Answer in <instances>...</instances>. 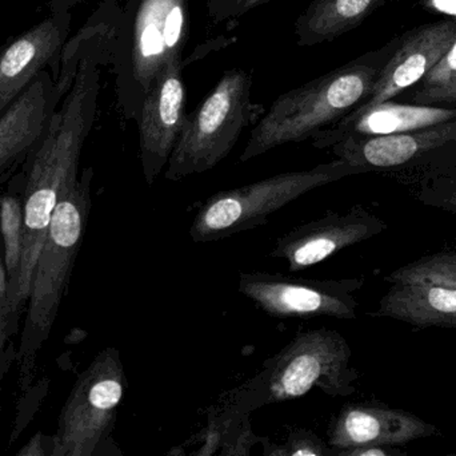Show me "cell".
I'll return each instance as SVG.
<instances>
[{
    "mask_svg": "<svg viewBox=\"0 0 456 456\" xmlns=\"http://www.w3.org/2000/svg\"><path fill=\"white\" fill-rule=\"evenodd\" d=\"M114 47L96 42L80 48L74 85L61 99L45 137L32 150L23 174V243L15 280L8 286V308L21 316L32 278L59 201L77 181L80 154L95 122L101 91V66L112 64Z\"/></svg>",
    "mask_w": 456,
    "mask_h": 456,
    "instance_id": "6da1fadb",
    "label": "cell"
},
{
    "mask_svg": "<svg viewBox=\"0 0 456 456\" xmlns=\"http://www.w3.org/2000/svg\"><path fill=\"white\" fill-rule=\"evenodd\" d=\"M93 168H86L59 201L32 278L20 344L16 353L20 393L35 379L37 356L50 337L59 307L69 288L91 209Z\"/></svg>",
    "mask_w": 456,
    "mask_h": 456,
    "instance_id": "7a4b0ae2",
    "label": "cell"
},
{
    "mask_svg": "<svg viewBox=\"0 0 456 456\" xmlns=\"http://www.w3.org/2000/svg\"><path fill=\"white\" fill-rule=\"evenodd\" d=\"M350 361V345L339 332H299L251 379L230 391L221 406L243 418L260 407L302 398L314 388L334 398L353 395L359 374Z\"/></svg>",
    "mask_w": 456,
    "mask_h": 456,
    "instance_id": "3957f363",
    "label": "cell"
},
{
    "mask_svg": "<svg viewBox=\"0 0 456 456\" xmlns=\"http://www.w3.org/2000/svg\"><path fill=\"white\" fill-rule=\"evenodd\" d=\"M386 61L382 53L366 54L279 95L252 129L240 162L281 145L310 139L350 114L369 95Z\"/></svg>",
    "mask_w": 456,
    "mask_h": 456,
    "instance_id": "277c9868",
    "label": "cell"
},
{
    "mask_svg": "<svg viewBox=\"0 0 456 456\" xmlns=\"http://www.w3.org/2000/svg\"><path fill=\"white\" fill-rule=\"evenodd\" d=\"M190 39L189 0H127L114 48L115 88L123 117L135 122L147 94Z\"/></svg>",
    "mask_w": 456,
    "mask_h": 456,
    "instance_id": "5b68a950",
    "label": "cell"
},
{
    "mask_svg": "<svg viewBox=\"0 0 456 456\" xmlns=\"http://www.w3.org/2000/svg\"><path fill=\"white\" fill-rule=\"evenodd\" d=\"M364 173L345 161L322 163L308 170L287 171L254 184L216 193L200 206L190 228L192 241L214 243L265 225L281 211L311 190L345 177Z\"/></svg>",
    "mask_w": 456,
    "mask_h": 456,
    "instance_id": "8992f818",
    "label": "cell"
},
{
    "mask_svg": "<svg viewBox=\"0 0 456 456\" xmlns=\"http://www.w3.org/2000/svg\"><path fill=\"white\" fill-rule=\"evenodd\" d=\"M252 77L231 69L222 75L202 104L186 115L165 177L179 181L216 168L230 154L244 129L262 107L251 98Z\"/></svg>",
    "mask_w": 456,
    "mask_h": 456,
    "instance_id": "52a82bcc",
    "label": "cell"
},
{
    "mask_svg": "<svg viewBox=\"0 0 456 456\" xmlns=\"http://www.w3.org/2000/svg\"><path fill=\"white\" fill-rule=\"evenodd\" d=\"M126 390L127 377L120 352L114 347L106 348L77 377L61 409L51 456L101 454Z\"/></svg>",
    "mask_w": 456,
    "mask_h": 456,
    "instance_id": "ba28073f",
    "label": "cell"
},
{
    "mask_svg": "<svg viewBox=\"0 0 456 456\" xmlns=\"http://www.w3.org/2000/svg\"><path fill=\"white\" fill-rule=\"evenodd\" d=\"M363 278L316 280L283 273L241 272L238 289L267 315L278 319L356 318L354 294Z\"/></svg>",
    "mask_w": 456,
    "mask_h": 456,
    "instance_id": "9c48e42d",
    "label": "cell"
},
{
    "mask_svg": "<svg viewBox=\"0 0 456 456\" xmlns=\"http://www.w3.org/2000/svg\"><path fill=\"white\" fill-rule=\"evenodd\" d=\"M386 229V222L362 205L354 206L345 214L330 211L279 237L270 257L284 260L289 272H302Z\"/></svg>",
    "mask_w": 456,
    "mask_h": 456,
    "instance_id": "30bf717a",
    "label": "cell"
},
{
    "mask_svg": "<svg viewBox=\"0 0 456 456\" xmlns=\"http://www.w3.org/2000/svg\"><path fill=\"white\" fill-rule=\"evenodd\" d=\"M183 69V61L174 62L166 69L147 94L136 117L142 170L150 187L167 166L186 120Z\"/></svg>",
    "mask_w": 456,
    "mask_h": 456,
    "instance_id": "8fae6325",
    "label": "cell"
},
{
    "mask_svg": "<svg viewBox=\"0 0 456 456\" xmlns=\"http://www.w3.org/2000/svg\"><path fill=\"white\" fill-rule=\"evenodd\" d=\"M61 99L53 75L43 70L0 112V185L24 165L42 141Z\"/></svg>",
    "mask_w": 456,
    "mask_h": 456,
    "instance_id": "7c38bea8",
    "label": "cell"
},
{
    "mask_svg": "<svg viewBox=\"0 0 456 456\" xmlns=\"http://www.w3.org/2000/svg\"><path fill=\"white\" fill-rule=\"evenodd\" d=\"M71 21L69 11L51 13L45 21L0 46V112L45 67L53 69V79L58 78Z\"/></svg>",
    "mask_w": 456,
    "mask_h": 456,
    "instance_id": "4fadbf2b",
    "label": "cell"
},
{
    "mask_svg": "<svg viewBox=\"0 0 456 456\" xmlns=\"http://www.w3.org/2000/svg\"><path fill=\"white\" fill-rule=\"evenodd\" d=\"M439 428L411 412L382 404L350 403L340 410L330 428L329 446L337 455L366 446H404L439 435Z\"/></svg>",
    "mask_w": 456,
    "mask_h": 456,
    "instance_id": "5bb4252c",
    "label": "cell"
},
{
    "mask_svg": "<svg viewBox=\"0 0 456 456\" xmlns=\"http://www.w3.org/2000/svg\"><path fill=\"white\" fill-rule=\"evenodd\" d=\"M456 39V19L436 21L407 35L395 53L385 62L369 95L350 114L391 101L417 85L452 47Z\"/></svg>",
    "mask_w": 456,
    "mask_h": 456,
    "instance_id": "9a60e30c",
    "label": "cell"
},
{
    "mask_svg": "<svg viewBox=\"0 0 456 456\" xmlns=\"http://www.w3.org/2000/svg\"><path fill=\"white\" fill-rule=\"evenodd\" d=\"M456 141V120L386 136L347 137L330 149L339 160L362 169L399 168L449 142Z\"/></svg>",
    "mask_w": 456,
    "mask_h": 456,
    "instance_id": "2e32d148",
    "label": "cell"
},
{
    "mask_svg": "<svg viewBox=\"0 0 456 456\" xmlns=\"http://www.w3.org/2000/svg\"><path fill=\"white\" fill-rule=\"evenodd\" d=\"M456 120V110L428 104H399L391 101L375 104L358 114H347L334 125L311 137L316 149H330L347 137L386 136L404 133Z\"/></svg>",
    "mask_w": 456,
    "mask_h": 456,
    "instance_id": "e0dca14e",
    "label": "cell"
},
{
    "mask_svg": "<svg viewBox=\"0 0 456 456\" xmlns=\"http://www.w3.org/2000/svg\"><path fill=\"white\" fill-rule=\"evenodd\" d=\"M372 316L419 328H456V288L441 284L394 283Z\"/></svg>",
    "mask_w": 456,
    "mask_h": 456,
    "instance_id": "ac0fdd59",
    "label": "cell"
},
{
    "mask_svg": "<svg viewBox=\"0 0 456 456\" xmlns=\"http://www.w3.org/2000/svg\"><path fill=\"white\" fill-rule=\"evenodd\" d=\"M382 0H313L295 21L297 45H322L358 27Z\"/></svg>",
    "mask_w": 456,
    "mask_h": 456,
    "instance_id": "d6986e66",
    "label": "cell"
},
{
    "mask_svg": "<svg viewBox=\"0 0 456 456\" xmlns=\"http://www.w3.org/2000/svg\"><path fill=\"white\" fill-rule=\"evenodd\" d=\"M0 235L3 254L8 270V286L18 275L23 243V197L20 192L10 190L0 195Z\"/></svg>",
    "mask_w": 456,
    "mask_h": 456,
    "instance_id": "ffe728a7",
    "label": "cell"
},
{
    "mask_svg": "<svg viewBox=\"0 0 456 456\" xmlns=\"http://www.w3.org/2000/svg\"><path fill=\"white\" fill-rule=\"evenodd\" d=\"M388 283H428L456 288V252H439L394 270Z\"/></svg>",
    "mask_w": 456,
    "mask_h": 456,
    "instance_id": "44dd1931",
    "label": "cell"
},
{
    "mask_svg": "<svg viewBox=\"0 0 456 456\" xmlns=\"http://www.w3.org/2000/svg\"><path fill=\"white\" fill-rule=\"evenodd\" d=\"M418 104H456V39L438 63L419 80Z\"/></svg>",
    "mask_w": 456,
    "mask_h": 456,
    "instance_id": "7402d4cb",
    "label": "cell"
},
{
    "mask_svg": "<svg viewBox=\"0 0 456 456\" xmlns=\"http://www.w3.org/2000/svg\"><path fill=\"white\" fill-rule=\"evenodd\" d=\"M263 455L265 456H326L337 455V452L313 431L297 428L287 436L283 444H276L268 438H262Z\"/></svg>",
    "mask_w": 456,
    "mask_h": 456,
    "instance_id": "603a6c76",
    "label": "cell"
},
{
    "mask_svg": "<svg viewBox=\"0 0 456 456\" xmlns=\"http://www.w3.org/2000/svg\"><path fill=\"white\" fill-rule=\"evenodd\" d=\"M20 316L11 312L7 303L0 299V379L7 372L8 367L16 361L18 350L13 348V336L19 328Z\"/></svg>",
    "mask_w": 456,
    "mask_h": 456,
    "instance_id": "cb8c5ba5",
    "label": "cell"
},
{
    "mask_svg": "<svg viewBox=\"0 0 456 456\" xmlns=\"http://www.w3.org/2000/svg\"><path fill=\"white\" fill-rule=\"evenodd\" d=\"M262 436H257L252 430L249 415L243 417L238 426L231 431L222 444L218 455L247 456L249 455L255 444H260Z\"/></svg>",
    "mask_w": 456,
    "mask_h": 456,
    "instance_id": "d4e9b609",
    "label": "cell"
},
{
    "mask_svg": "<svg viewBox=\"0 0 456 456\" xmlns=\"http://www.w3.org/2000/svg\"><path fill=\"white\" fill-rule=\"evenodd\" d=\"M244 0H208V15L216 23L239 16Z\"/></svg>",
    "mask_w": 456,
    "mask_h": 456,
    "instance_id": "484cf974",
    "label": "cell"
},
{
    "mask_svg": "<svg viewBox=\"0 0 456 456\" xmlns=\"http://www.w3.org/2000/svg\"><path fill=\"white\" fill-rule=\"evenodd\" d=\"M53 436L45 435L37 431L26 444L23 449L16 452L18 456H48L53 454Z\"/></svg>",
    "mask_w": 456,
    "mask_h": 456,
    "instance_id": "4316f807",
    "label": "cell"
},
{
    "mask_svg": "<svg viewBox=\"0 0 456 456\" xmlns=\"http://www.w3.org/2000/svg\"><path fill=\"white\" fill-rule=\"evenodd\" d=\"M339 456H393L403 455L401 452H396L394 447L387 446H366L358 447V449L347 450L338 454Z\"/></svg>",
    "mask_w": 456,
    "mask_h": 456,
    "instance_id": "83f0119b",
    "label": "cell"
},
{
    "mask_svg": "<svg viewBox=\"0 0 456 456\" xmlns=\"http://www.w3.org/2000/svg\"><path fill=\"white\" fill-rule=\"evenodd\" d=\"M426 5L436 12L456 18V0H426Z\"/></svg>",
    "mask_w": 456,
    "mask_h": 456,
    "instance_id": "f1b7e54d",
    "label": "cell"
},
{
    "mask_svg": "<svg viewBox=\"0 0 456 456\" xmlns=\"http://www.w3.org/2000/svg\"><path fill=\"white\" fill-rule=\"evenodd\" d=\"M87 0H48L51 13L67 12Z\"/></svg>",
    "mask_w": 456,
    "mask_h": 456,
    "instance_id": "f546056e",
    "label": "cell"
},
{
    "mask_svg": "<svg viewBox=\"0 0 456 456\" xmlns=\"http://www.w3.org/2000/svg\"><path fill=\"white\" fill-rule=\"evenodd\" d=\"M0 299L8 305V270L5 267L4 254L0 256Z\"/></svg>",
    "mask_w": 456,
    "mask_h": 456,
    "instance_id": "4dcf8cb0",
    "label": "cell"
},
{
    "mask_svg": "<svg viewBox=\"0 0 456 456\" xmlns=\"http://www.w3.org/2000/svg\"><path fill=\"white\" fill-rule=\"evenodd\" d=\"M276 2V0H244L243 4L240 7V13L247 12V11L252 10V8L260 7V5L267 4V3Z\"/></svg>",
    "mask_w": 456,
    "mask_h": 456,
    "instance_id": "1f68e13d",
    "label": "cell"
},
{
    "mask_svg": "<svg viewBox=\"0 0 456 456\" xmlns=\"http://www.w3.org/2000/svg\"><path fill=\"white\" fill-rule=\"evenodd\" d=\"M447 205H444V208L449 209V211H454L456 213V192L449 200H446Z\"/></svg>",
    "mask_w": 456,
    "mask_h": 456,
    "instance_id": "d6a6232c",
    "label": "cell"
},
{
    "mask_svg": "<svg viewBox=\"0 0 456 456\" xmlns=\"http://www.w3.org/2000/svg\"><path fill=\"white\" fill-rule=\"evenodd\" d=\"M0 393H2V390H0Z\"/></svg>",
    "mask_w": 456,
    "mask_h": 456,
    "instance_id": "836d02e7",
    "label": "cell"
},
{
    "mask_svg": "<svg viewBox=\"0 0 456 456\" xmlns=\"http://www.w3.org/2000/svg\"><path fill=\"white\" fill-rule=\"evenodd\" d=\"M0 237H2V235H0Z\"/></svg>",
    "mask_w": 456,
    "mask_h": 456,
    "instance_id": "e575fe53",
    "label": "cell"
}]
</instances>
